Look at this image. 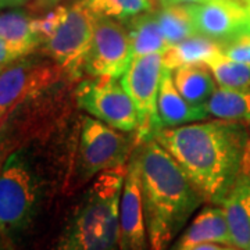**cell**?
Returning a JSON list of instances; mask_svg holds the SVG:
<instances>
[{
	"label": "cell",
	"instance_id": "1",
	"mask_svg": "<svg viewBox=\"0 0 250 250\" xmlns=\"http://www.w3.org/2000/svg\"><path fill=\"white\" fill-rule=\"evenodd\" d=\"M154 139L177 160L207 203L221 206L250 164V135L242 123L220 120L163 128Z\"/></svg>",
	"mask_w": 250,
	"mask_h": 250
},
{
	"label": "cell",
	"instance_id": "2",
	"mask_svg": "<svg viewBox=\"0 0 250 250\" xmlns=\"http://www.w3.org/2000/svg\"><path fill=\"white\" fill-rule=\"evenodd\" d=\"M143 210L152 250H168L205 197L154 138L138 147Z\"/></svg>",
	"mask_w": 250,
	"mask_h": 250
},
{
	"label": "cell",
	"instance_id": "3",
	"mask_svg": "<svg viewBox=\"0 0 250 250\" xmlns=\"http://www.w3.org/2000/svg\"><path fill=\"white\" fill-rule=\"evenodd\" d=\"M126 166L99 174L81 193L52 250H120V199Z\"/></svg>",
	"mask_w": 250,
	"mask_h": 250
},
{
	"label": "cell",
	"instance_id": "4",
	"mask_svg": "<svg viewBox=\"0 0 250 250\" xmlns=\"http://www.w3.org/2000/svg\"><path fill=\"white\" fill-rule=\"evenodd\" d=\"M32 142L18 149L0 170V231L20 235L31 227L46 195L43 154Z\"/></svg>",
	"mask_w": 250,
	"mask_h": 250
},
{
	"label": "cell",
	"instance_id": "5",
	"mask_svg": "<svg viewBox=\"0 0 250 250\" xmlns=\"http://www.w3.org/2000/svg\"><path fill=\"white\" fill-rule=\"evenodd\" d=\"M136 146H139L136 132H124L93 117H82L71 146L65 187L74 192L99 174L125 166Z\"/></svg>",
	"mask_w": 250,
	"mask_h": 250
},
{
	"label": "cell",
	"instance_id": "6",
	"mask_svg": "<svg viewBox=\"0 0 250 250\" xmlns=\"http://www.w3.org/2000/svg\"><path fill=\"white\" fill-rule=\"evenodd\" d=\"M64 68L52 59H17L0 71V125L14 110L54 88Z\"/></svg>",
	"mask_w": 250,
	"mask_h": 250
},
{
	"label": "cell",
	"instance_id": "7",
	"mask_svg": "<svg viewBox=\"0 0 250 250\" xmlns=\"http://www.w3.org/2000/svg\"><path fill=\"white\" fill-rule=\"evenodd\" d=\"M77 106L90 117L124 132H136L139 114L134 100L113 78H88L74 90Z\"/></svg>",
	"mask_w": 250,
	"mask_h": 250
},
{
	"label": "cell",
	"instance_id": "8",
	"mask_svg": "<svg viewBox=\"0 0 250 250\" xmlns=\"http://www.w3.org/2000/svg\"><path fill=\"white\" fill-rule=\"evenodd\" d=\"M96 20L86 0L77 1L68 7L54 35L42 45L46 57L62 65L72 80H81V65L92 43Z\"/></svg>",
	"mask_w": 250,
	"mask_h": 250
},
{
	"label": "cell",
	"instance_id": "9",
	"mask_svg": "<svg viewBox=\"0 0 250 250\" xmlns=\"http://www.w3.org/2000/svg\"><path fill=\"white\" fill-rule=\"evenodd\" d=\"M163 71V53H150L132 59L120 78L139 114V128L136 131L139 145L153 139L161 129L157 116V96Z\"/></svg>",
	"mask_w": 250,
	"mask_h": 250
},
{
	"label": "cell",
	"instance_id": "10",
	"mask_svg": "<svg viewBox=\"0 0 250 250\" xmlns=\"http://www.w3.org/2000/svg\"><path fill=\"white\" fill-rule=\"evenodd\" d=\"M132 62L131 38L123 21L98 17L88 53L81 65V77L118 80Z\"/></svg>",
	"mask_w": 250,
	"mask_h": 250
},
{
	"label": "cell",
	"instance_id": "11",
	"mask_svg": "<svg viewBox=\"0 0 250 250\" xmlns=\"http://www.w3.org/2000/svg\"><path fill=\"white\" fill-rule=\"evenodd\" d=\"M120 250H152L143 210L138 149H135L126 164L124 187L120 199Z\"/></svg>",
	"mask_w": 250,
	"mask_h": 250
},
{
	"label": "cell",
	"instance_id": "12",
	"mask_svg": "<svg viewBox=\"0 0 250 250\" xmlns=\"http://www.w3.org/2000/svg\"><path fill=\"white\" fill-rule=\"evenodd\" d=\"M188 9L197 35L221 45L246 32L248 9L239 0H207Z\"/></svg>",
	"mask_w": 250,
	"mask_h": 250
},
{
	"label": "cell",
	"instance_id": "13",
	"mask_svg": "<svg viewBox=\"0 0 250 250\" xmlns=\"http://www.w3.org/2000/svg\"><path fill=\"white\" fill-rule=\"evenodd\" d=\"M225 211L233 248L250 249V164L245 167L233 187L224 199Z\"/></svg>",
	"mask_w": 250,
	"mask_h": 250
},
{
	"label": "cell",
	"instance_id": "14",
	"mask_svg": "<svg viewBox=\"0 0 250 250\" xmlns=\"http://www.w3.org/2000/svg\"><path fill=\"white\" fill-rule=\"evenodd\" d=\"M157 116L163 129L200 121L207 118L208 114L205 106L189 104L177 89L172 80V71L164 70L157 96Z\"/></svg>",
	"mask_w": 250,
	"mask_h": 250
},
{
	"label": "cell",
	"instance_id": "15",
	"mask_svg": "<svg viewBox=\"0 0 250 250\" xmlns=\"http://www.w3.org/2000/svg\"><path fill=\"white\" fill-rule=\"evenodd\" d=\"M197 243H218L233 248L228 220L221 206L203 207L174 245L190 246Z\"/></svg>",
	"mask_w": 250,
	"mask_h": 250
},
{
	"label": "cell",
	"instance_id": "16",
	"mask_svg": "<svg viewBox=\"0 0 250 250\" xmlns=\"http://www.w3.org/2000/svg\"><path fill=\"white\" fill-rule=\"evenodd\" d=\"M220 54H223V46L220 42L206 36L195 35L170 46L163 53V67L164 70L174 71L182 65L207 64Z\"/></svg>",
	"mask_w": 250,
	"mask_h": 250
},
{
	"label": "cell",
	"instance_id": "17",
	"mask_svg": "<svg viewBox=\"0 0 250 250\" xmlns=\"http://www.w3.org/2000/svg\"><path fill=\"white\" fill-rule=\"evenodd\" d=\"M172 80L181 96L192 106H205L217 90L213 72L207 65H182L172 71Z\"/></svg>",
	"mask_w": 250,
	"mask_h": 250
},
{
	"label": "cell",
	"instance_id": "18",
	"mask_svg": "<svg viewBox=\"0 0 250 250\" xmlns=\"http://www.w3.org/2000/svg\"><path fill=\"white\" fill-rule=\"evenodd\" d=\"M31 20L21 10L0 14V38L18 59L32 54L41 46L31 27Z\"/></svg>",
	"mask_w": 250,
	"mask_h": 250
},
{
	"label": "cell",
	"instance_id": "19",
	"mask_svg": "<svg viewBox=\"0 0 250 250\" xmlns=\"http://www.w3.org/2000/svg\"><path fill=\"white\" fill-rule=\"evenodd\" d=\"M132 59L150 53H164L170 46L161 32L154 13H143L128 20Z\"/></svg>",
	"mask_w": 250,
	"mask_h": 250
},
{
	"label": "cell",
	"instance_id": "20",
	"mask_svg": "<svg viewBox=\"0 0 250 250\" xmlns=\"http://www.w3.org/2000/svg\"><path fill=\"white\" fill-rule=\"evenodd\" d=\"M207 114L220 120L250 124V89L218 88L205 104Z\"/></svg>",
	"mask_w": 250,
	"mask_h": 250
},
{
	"label": "cell",
	"instance_id": "21",
	"mask_svg": "<svg viewBox=\"0 0 250 250\" xmlns=\"http://www.w3.org/2000/svg\"><path fill=\"white\" fill-rule=\"evenodd\" d=\"M154 14L168 46L177 45L190 36L197 35L188 6H168Z\"/></svg>",
	"mask_w": 250,
	"mask_h": 250
},
{
	"label": "cell",
	"instance_id": "22",
	"mask_svg": "<svg viewBox=\"0 0 250 250\" xmlns=\"http://www.w3.org/2000/svg\"><path fill=\"white\" fill-rule=\"evenodd\" d=\"M206 65L213 72L220 88L231 90L250 89V64L248 62H233L220 54Z\"/></svg>",
	"mask_w": 250,
	"mask_h": 250
},
{
	"label": "cell",
	"instance_id": "23",
	"mask_svg": "<svg viewBox=\"0 0 250 250\" xmlns=\"http://www.w3.org/2000/svg\"><path fill=\"white\" fill-rule=\"evenodd\" d=\"M92 13L98 17L128 21L154 7V0H86Z\"/></svg>",
	"mask_w": 250,
	"mask_h": 250
},
{
	"label": "cell",
	"instance_id": "24",
	"mask_svg": "<svg viewBox=\"0 0 250 250\" xmlns=\"http://www.w3.org/2000/svg\"><path fill=\"white\" fill-rule=\"evenodd\" d=\"M67 10L68 7H65V6H57L52 11L43 14L42 17L31 20V27H32V31L35 34L36 39L39 41L41 46L54 35V32L60 27V24L67 14Z\"/></svg>",
	"mask_w": 250,
	"mask_h": 250
},
{
	"label": "cell",
	"instance_id": "25",
	"mask_svg": "<svg viewBox=\"0 0 250 250\" xmlns=\"http://www.w3.org/2000/svg\"><path fill=\"white\" fill-rule=\"evenodd\" d=\"M223 54L233 62L250 64V34L245 32L223 43Z\"/></svg>",
	"mask_w": 250,
	"mask_h": 250
},
{
	"label": "cell",
	"instance_id": "26",
	"mask_svg": "<svg viewBox=\"0 0 250 250\" xmlns=\"http://www.w3.org/2000/svg\"><path fill=\"white\" fill-rule=\"evenodd\" d=\"M232 246H225V245H218V243H197V245H190V246H178L172 245L168 250H232Z\"/></svg>",
	"mask_w": 250,
	"mask_h": 250
},
{
	"label": "cell",
	"instance_id": "27",
	"mask_svg": "<svg viewBox=\"0 0 250 250\" xmlns=\"http://www.w3.org/2000/svg\"><path fill=\"white\" fill-rule=\"evenodd\" d=\"M18 57L9 49L4 41L0 38V67H6L7 64L17 60Z\"/></svg>",
	"mask_w": 250,
	"mask_h": 250
},
{
	"label": "cell",
	"instance_id": "28",
	"mask_svg": "<svg viewBox=\"0 0 250 250\" xmlns=\"http://www.w3.org/2000/svg\"><path fill=\"white\" fill-rule=\"evenodd\" d=\"M207 0H160V4L163 7L168 6H179V4H189V3H205Z\"/></svg>",
	"mask_w": 250,
	"mask_h": 250
},
{
	"label": "cell",
	"instance_id": "29",
	"mask_svg": "<svg viewBox=\"0 0 250 250\" xmlns=\"http://www.w3.org/2000/svg\"><path fill=\"white\" fill-rule=\"evenodd\" d=\"M27 0H0V9H6V7H16L24 4Z\"/></svg>",
	"mask_w": 250,
	"mask_h": 250
},
{
	"label": "cell",
	"instance_id": "30",
	"mask_svg": "<svg viewBox=\"0 0 250 250\" xmlns=\"http://www.w3.org/2000/svg\"><path fill=\"white\" fill-rule=\"evenodd\" d=\"M57 1H59V0H36V4H38V7H41V9H45V7H49V6H53Z\"/></svg>",
	"mask_w": 250,
	"mask_h": 250
},
{
	"label": "cell",
	"instance_id": "31",
	"mask_svg": "<svg viewBox=\"0 0 250 250\" xmlns=\"http://www.w3.org/2000/svg\"><path fill=\"white\" fill-rule=\"evenodd\" d=\"M248 9V24H246V32L250 34V6H246Z\"/></svg>",
	"mask_w": 250,
	"mask_h": 250
},
{
	"label": "cell",
	"instance_id": "32",
	"mask_svg": "<svg viewBox=\"0 0 250 250\" xmlns=\"http://www.w3.org/2000/svg\"><path fill=\"white\" fill-rule=\"evenodd\" d=\"M241 1L245 6H250V0H241Z\"/></svg>",
	"mask_w": 250,
	"mask_h": 250
},
{
	"label": "cell",
	"instance_id": "33",
	"mask_svg": "<svg viewBox=\"0 0 250 250\" xmlns=\"http://www.w3.org/2000/svg\"><path fill=\"white\" fill-rule=\"evenodd\" d=\"M232 250H239V249H236V248H233V249Z\"/></svg>",
	"mask_w": 250,
	"mask_h": 250
},
{
	"label": "cell",
	"instance_id": "34",
	"mask_svg": "<svg viewBox=\"0 0 250 250\" xmlns=\"http://www.w3.org/2000/svg\"><path fill=\"white\" fill-rule=\"evenodd\" d=\"M1 68H3V67H0V71H1Z\"/></svg>",
	"mask_w": 250,
	"mask_h": 250
},
{
	"label": "cell",
	"instance_id": "35",
	"mask_svg": "<svg viewBox=\"0 0 250 250\" xmlns=\"http://www.w3.org/2000/svg\"><path fill=\"white\" fill-rule=\"evenodd\" d=\"M249 250H250V249H249Z\"/></svg>",
	"mask_w": 250,
	"mask_h": 250
}]
</instances>
